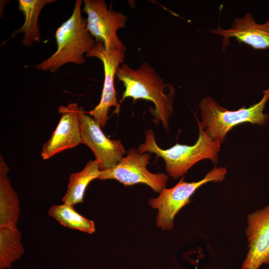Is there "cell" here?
Returning <instances> with one entry per match:
<instances>
[{
	"label": "cell",
	"mask_w": 269,
	"mask_h": 269,
	"mask_svg": "<svg viewBox=\"0 0 269 269\" xmlns=\"http://www.w3.org/2000/svg\"><path fill=\"white\" fill-rule=\"evenodd\" d=\"M116 76L125 87L120 104L129 97L152 102L155 107L149 108V111L154 117L153 121L156 125L161 122L168 131V121L173 112L174 89L165 94L164 89L170 84H165L155 69L146 62L136 69L123 64L118 68Z\"/></svg>",
	"instance_id": "obj_1"
},
{
	"label": "cell",
	"mask_w": 269,
	"mask_h": 269,
	"mask_svg": "<svg viewBox=\"0 0 269 269\" xmlns=\"http://www.w3.org/2000/svg\"><path fill=\"white\" fill-rule=\"evenodd\" d=\"M82 1L76 0L71 16L56 30L57 49L49 57L35 65L37 70L54 72L64 65H82L85 54L94 47L95 40L87 29L86 19L82 15Z\"/></svg>",
	"instance_id": "obj_2"
},
{
	"label": "cell",
	"mask_w": 269,
	"mask_h": 269,
	"mask_svg": "<svg viewBox=\"0 0 269 269\" xmlns=\"http://www.w3.org/2000/svg\"><path fill=\"white\" fill-rule=\"evenodd\" d=\"M145 135L144 142L139 145L137 150L139 153H154L157 158H162L168 176L173 179L182 176L201 160L209 159L214 163L218 161L221 143L213 140L200 127L198 139L192 145L176 143L169 148L163 149L157 144L152 130L145 131Z\"/></svg>",
	"instance_id": "obj_3"
},
{
	"label": "cell",
	"mask_w": 269,
	"mask_h": 269,
	"mask_svg": "<svg viewBox=\"0 0 269 269\" xmlns=\"http://www.w3.org/2000/svg\"><path fill=\"white\" fill-rule=\"evenodd\" d=\"M269 100V88L263 91V97L258 103L250 106L230 111L221 106L211 97H204L199 108L201 122L198 127L203 129L214 140L222 143L227 133L235 126L244 123L263 125L268 122L269 115L264 114Z\"/></svg>",
	"instance_id": "obj_4"
},
{
	"label": "cell",
	"mask_w": 269,
	"mask_h": 269,
	"mask_svg": "<svg viewBox=\"0 0 269 269\" xmlns=\"http://www.w3.org/2000/svg\"><path fill=\"white\" fill-rule=\"evenodd\" d=\"M225 167L215 166L206 176L197 182H186L182 177L174 187L164 188L156 198L149 199V205L157 209L156 225L163 231L173 228V220L179 210L191 202V196L202 185L210 182H222L225 178Z\"/></svg>",
	"instance_id": "obj_5"
},
{
	"label": "cell",
	"mask_w": 269,
	"mask_h": 269,
	"mask_svg": "<svg viewBox=\"0 0 269 269\" xmlns=\"http://www.w3.org/2000/svg\"><path fill=\"white\" fill-rule=\"evenodd\" d=\"M127 153L116 165L101 170L98 179H114L126 186L145 184L159 193L165 188L169 176L164 173H152L147 169L150 153H139L134 148L129 149Z\"/></svg>",
	"instance_id": "obj_6"
},
{
	"label": "cell",
	"mask_w": 269,
	"mask_h": 269,
	"mask_svg": "<svg viewBox=\"0 0 269 269\" xmlns=\"http://www.w3.org/2000/svg\"><path fill=\"white\" fill-rule=\"evenodd\" d=\"M83 11L87 15V29L95 41L103 43L108 51L126 47L119 39L117 31L126 26L127 17L123 13L108 8L104 0H84Z\"/></svg>",
	"instance_id": "obj_7"
},
{
	"label": "cell",
	"mask_w": 269,
	"mask_h": 269,
	"mask_svg": "<svg viewBox=\"0 0 269 269\" xmlns=\"http://www.w3.org/2000/svg\"><path fill=\"white\" fill-rule=\"evenodd\" d=\"M125 52L121 50L108 51L102 42L96 41L93 48L86 54L88 57L100 59L104 67V80L100 101L88 112L101 128H104L107 124L108 111L111 107H115L117 113L119 112L120 104L117 99L114 78L118 68L124 61Z\"/></svg>",
	"instance_id": "obj_8"
},
{
	"label": "cell",
	"mask_w": 269,
	"mask_h": 269,
	"mask_svg": "<svg viewBox=\"0 0 269 269\" xmlns=\"http://www.w3.org/2000/svg\"><path fill=\"white\" fill-rule=\"evenodd\" d=\"M81 143L93 152L100 169L103 170L116 165L126 151L120 139H110L103 133L95 119L81 108Z\"/></svg>",
	"instance_id": "obj_9"
},
{
	"label": "cell",
	"mask_w": 269,
	"mask_h": 269,
	"mask_svg": "<svg viewBox=\"0 0 269 269\" xmlns=\"http://www.w3.org/2000/svg\"><path fill=\"white\" fill-rule=\"evenodd\" d=\"M248 252L241 269H259L269 264V204L247 216Z\"/></svg>",
	"instance_id": "obj_10"
},
{
	"label": "cell",
	"mask_w": 269,
	"mask_h": 269,
	"mask_svg": "<svg viewBox=\"0 0 269 269\" xmlns=\"http://www.w3.org/2000/svg\"><path fill=\"white\" fill-rule=\"evenodd\" d=\"M61 114L58 124L48 140L43 145L41 153L44 160L81 143V108L76 103L57 108Z\"/></svg>",
	"instance_id": "obj_11"
},
{
	"label": "cell",
	"mask_w": 269,
	"mask_h": 269,
	"mask_svg": "<svg viewBox=\"0 0 269 269\" xmlns=\"http://www.w3.org/2000/svg\"><path fill=\"white\" fill-rule=\"evenodd\" d=\"M210 31L222 37L223 50L228 45L231 38H235L239 42L255 49L269 48V18L264 23L260 24L251 13L235 18L229 28L223 29L219 25Z\"/></svg>",
	"instance_id": "obj_12"
},
{
	"label": "cell",
	"mask_w": 269,
	"mask_h": 269,
	"mask_svg": "<svg viewBox=\"0 0 269 269\" xmlns=\"http://www.w3.org/2000/svg\"><path fill=\"white\" fill-rule=\"evenodd\" d=\"M55 0H19L18 10L24 17L22 25L15 30L10 38L20 33L24 34L21 44L30 47L33 42H40L41 36L38 24V17L42 9L47 4L53 3Z\"/></svg>",
	"instance_id": "obj_13"
},
{
	"label": "cell",
	"mask_w": 269,
	"mask_h": 269,
	"mask_svg": "<svg viewBox=\"0 0 269 269\" xmlns=\"http://www.w3.org/2000/svg\"><path fill=\"white\" fill-rule=\"evenodd\" d=\"M20 213L19 200L10 179L0 173V228L17 229Z\"/></svg>",
	"instance_id": "obj_14"
},
{
	"label": "cell",
	"mask_w": 269,
	"mask_h": 269,
	"mask_svg": "<svg viewBox=\"0 0 269 269\" xmlns=\"http://www.w3.org/2000/svg\"><path fill=\"white\" fill-rule=\"evenodd\" d=\"M101 172L99 163L95 159L89 160L81 171L72 173L62 202L72 205L83 203L88 185L93 180L98 179Z\"/></svg>",
	"instance_id": "obj_15"
},
{
	"label": "cell",
	"mask_w": 269,
	"mask_h": 269,
	"mask_svg": "<svg viewBox=\"0 0 269 269\" xmlns=\"http://www.w3.org/2000/svg\"><path fill=\"white\" fill-rule=\"evenodd\" d=\"M21 239L18 228H0V269L10 268L23 255L25 250Z\"/></svg>",
	"instance_id": "obj_16"
},
{
	"label": "cell",
	"mask_w": 269,
	"mask_h": 269,
	"mask_svg": "<svg viewBox=\"0 0 269 269\" xmlns=\"http://www.w3.org/2000/svg\"><path fill=\"white\" fill-rule=\"evenodd\" d=\"M74 206L66 203L54 205L49 208L48 214L65 227L89 234L94 232V222L77 212Z\"/></svg>",
	"instance_id": "obj_17"
}]
</instances>
